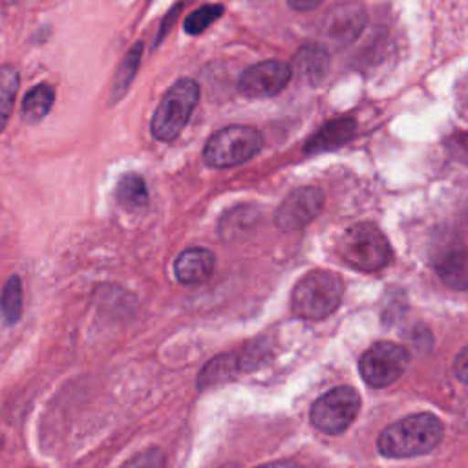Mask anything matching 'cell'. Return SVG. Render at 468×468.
Returning a JSON list of instances; mask_svg holds the SVG:
<instances>
[{"instance_id": "obj_1", "label": "cell", "mask_w": 468, "mask_h": 468, "mask_svg": "<svg viewBox=\"0 0 468 468\" xmlns=\"http://www.w3.org/2000/svg\"><path fill=\"white\" fill-rule=\"evenodd\" d=\"M444 426L433 413L422 411L395 420L386 426L377 441L382 455L391 459H408L426 455L442 439Z\"/></svg>"}, {"instance_id": "obj_2", "label": "cell", "mask_w": 468, "mask_h": 468, "mask_svg": "<svg viewBox=\"0 0 468 468\" xmlns=\"http://www.w3.org/2000/svg\"><path fill=\"white\" fill-rule=\"evenodd\" d=\"M344 296V282L336 272L316 269L303 274L292 289L291 309L305 320H322L333 314Z\"/></svg>"}, {"instance_id": "obj_3", "label": "cell", "mask_w": 468, "mask_h": 468, "mask_svg": "<svg viewBox=\"0 0 468 468\" xmlns=\"http://www.w3.org/2000/svg\"><path fill=\"white\" fill-rule=\"evenodd\" d=\"M336 250L349 267L362 272H377L391 263L389 241L371 223H356L344 230Z\"/></svg>"}, {"instance_id": "obj_4", "label": "cell", "mask_w": 468, "mask_h": 468, "mask_svg": "<svg viewBox=\"0 0 468 468\" xmlns=\"http://www.w3.org/2000/svg\"><path fill=\"white\" fill-rule=\"evenodd\" d=\"M199 99V86L194 79H179L159 101L152 117V135L157 141H174L186 126Z\"/></svg>"}, {"instance_id": "obj_5", "label": "cell", "mask_w": 468, "mask_h": 468, "mask_svg": "<svg viewBox=\"0 0 468 468\" xmlns=\"http://www.w3.org/2000/svg\"><path fill=\"white\" fill-rule=\"evenodd\" d=\"M261 146L263 137L256 128L232 124L210 135L203 150V159L212 168H230L252 159Z\"/></svg>"}, {"instance_id": "obj_6", "label": "cell", "mask_w": 468, "mask_h": 468, "mask_svg": "<svg viewBox=\"0 0 468 468\" xmlns=\"http://www.w3.org/2000/svg\"><path fill=\"white\" fill-rule=\"evenodd\" d=\"M360 393L351 386H336L318 397L311 406V424L325 433L338 435L344 433L360 411Z\"/></svg>"}, {"instance_id": "obj_7", "label": "cell", "mask_w": 468, "mask_h": 468, "mask_svg": "<svg viewBox=\"0 0 468 468\" xmlns=\"http://www.w3.org/2000/svg\"><path fill=\"white\" fill-rule=\"evenodd\" d=\"M410 366V353L404 346L389 340L369 346L360 360L358 371L366 384L373 388H386L399 380Z\"/></svg>"}, {"instance_id": "obj_8", "label": "cell", "mask_w": 468, "mask_h": 468, "mask_svg": "<svg viewBox=\"0 0 468 468\" xmlns=\"http://www.w3.org/2000/svg\"><path fill=\"white\" fill-rule=\"evenodd\" d=\"M324 201H325V196L318 186L307 185L292 190L276 208V216H274L276 227L285 232L305 227L322 212Z\"/></svg>"}, {"instance_id": "obj_9", "label": "cell", "mask_w": 468, "mask_h": 468, "mask_svg": "<svg viewBox=\"0 0 468 468\" xmlns=\"http://www.w3.org/2000/svg\"><path fill=\"white\" fill-rule=\"evenodd\" d=\"M291 66L282 60H261L249 66L238 82L241 95L249 99H265L278 95L291 80Z\"/></svg>"}, {"instance_id": "obj_10", "label": "cell", "mask_w": 468, "mask_h": 468, "mask_svg": "<svg viewBox=\"0 0 468 468\" xmlns=\"http://www.w3.org/2000/svg\"><path fill=\"white\" fill-rule=\"evenodd\" d=\"M367 15L356 2H344L333 5L322 22L324 35L336 46L351 44L366 27Z\"/></svg>"}, {"instance_id": "obj_11", "label": "cell", "mask_w": 468, "mask_h": 468, "mask_svg": "<svg viewBox=\"0 0 468 468\" xmlns=\"http://www.w3.org/2000/svg\"><path fill=\"white\" fill-rule=\"evenodd\" d=\"M433 269L452 289H468V247L459 241H446L433 258Z\"/></svg>"}, {"instance_id": "obj_12", "label": "cell", "mask_w": 468, "mask_h": 468, "mask_svg": "<svg viewBox=\"0 0 468 468\" xmlns=\"http://www.w3.org/2000/svg\"><path fill=\"white\" fill-rule=\"evenodd\" d=\"M216 267V258L203 247H190L183 250L174 261V274L183 285L205 283Z\"/></svg>"}, {"instance_id": "obj_13", "label": "cell", "mask_w": 468, "mask_h": 468, "mask_svg": "<svg viewBox=\"0 0 468 468\" xmlns=\"http://www.w3.org/2000/svg\"><path fill=\"white\" fill-rule=\"evenodd\" d=\"M254 367L256 366V360L250 358V353L245 351L243 355L236 356V355H230V353H223L216 358H212L199 373L197 377V386L199 389H207V388H212L216 384H221V382H229L230 378H234L239 371H243L245 367Z\"/></svg>"}, {"instance_id": "obj_14", "label": "cell", "mask_w": 468, "mask_h": 468, "mask_svg": "<svg viewBox=\"0 0 468 468\" xmlns=\"http://www.w3.org/2000/svg\"><path fill=\"white\" fill-rule=\"evenodd\" d=\"M356 124L351 117H340L325 122L320 130H316L305 143V152L307 154H320L327 150H335L355 135Z\"/></svg>"}, {"instance_id": "obj_15", "label": "cell", "mask_w": 468, "mask_h": 468, "mask_svg": "<svg viewBox=\"0 0 468 468\" xmlns=\"http://www.w3.org/2000/svg\"><path fill=\"white\" fill-rule=\"evenodd\" d=\"M329 69V53L322 44H303L292 57L291 71L300 79L314 84L320 82Z\"/></svg>"}, {"instance_id": "obj_16", "label": "cell", "mask_w": 468, "mask_h": 468, "mask_svg": "<svg viewBox=\"0 0 468 468\" xmlns=\"http://www.w3.org/2000/svg\"><path fill=\"white\" fill-rule=\"evenodd\" d=\"M55 102V88L48 82H40L37 86H33L24 101H22V119L27 124H37L38 121H42L51 106Z\"/></svg>"}, {"instance_id": "obj_17", "label": "cell", "mask_w": 468, "mask_h": 468, "mask_svg": "<svg viewBox=\"0 0 468 468\" xmlns=\"http://www.w3.org/2000/svg\"><path fill=\"white\" fill-rule=\"evenodd\" d=\"M115 199L128 210H137L148 205V188L144 179L135 172H126L119 177L115 186Z\"/></svg>"}, {"instance_id": "obj_18", "label": "cell", "mask_w": 468, "mask_h": 468, "mask_svg": "<svg viewBox=\"0 0 468 468\" xmlns=\"http://www.w3.org/2000/svg\"><path fill=\"white\" fill-rule=\"evenodd\" d=\"M141 57H143V42H135L126 51L122 60L119 62L115 77H113V86H112V101L113 102L122 99L124 93L128 91V88H130V84H132V80H133V77L139 69Z\"/></svg>"}, {"instance_id": "obj_19", "label": "cell", "mask_w": 468, "mask_h": 468, "mask_svg": "<svg viewBox=\"0 0 468 468\" xmlns=\"http://www.w3.org/2000/svg\"><path fill=\"white\" fill-rule=\"evenodd\" d=\"M18 82H20V75L15 66L11 64L0 66V132L5 128L11 117L13 104L18 91Z\"/></svg>"}, {"instance_id": "obj_20", "label": "cell", "mask_w": 468, "mask_h": 468, "mask_svg": "<svg viewBox=\"0 0 468 468\" xmlns=\"http://www.w3.org/2000/svg\"><path fill=\"white\" fill-rule=\"evenodd\" d=\"M22 307H24L22 282L15 274L5 282L2 294H0V311H2L5 324H16L22 316Z\"/></svg>"}, {"instance_id": "obj_21", "label": "cell", "mask_w": 468, "mask_h": 468, "mask_svg": "<svg viewBox=\"0 0 468 468\" xmlns=\"http://www.w3.org/2000/svg\"><path fill=\"white\" fill-rule=\"evenodd\" d=\"M223 5L221 4H207L201 5L199 9L192 11L186 18H185V31L188 35H199L203 33L207 27H210L221 15H223Z\"/></svg>"}, {"instance_id": "obj_22", "label": "cell", "mask_w": 468, "mask_h": 468, "mask_svg": "<svg viewBox=\"0 0 468 468\" xmlns=\"http://www.w3.org/2000/svg\"><path fill=\"white\" fill-rule=\"evenodd\" d=\"M165 464H166V459L163 450L150 446L135 453L130 461L122 464V468H165Z\"/></svg>"}, {"instance_id": "obj_23", "label": "cell", "mask_w": 468, "mask_h": 468, "mask_svg": "<svg viewBox=\"0 0 468 468\" xmlns=\"http://www.w3.org/2000/svg\"><path fill=\"white\" fill-rule=\"evenodd\" d=\"M453 375L463 384H468V346L457 353L453 360Z\"/></svg>"}, {"instance_id": "obj_24", "label": "cell", "mask_w": 468, "mask_h": 468, "mask_svg": "<svg viewBox=\"0 0 468 468\" xmlns=\"http://www.w3.org/2000/svg\"><path fill=\"white\" fill-rule=\"evenodd\" d=\"M324 0H287L289 7L294 11H311L314 7H318Z\"/></svg>"}, {"instance_id": "obj_25", "label": "cell", "mask_w": 468, "mask_h": 468, "mask_svg": "<svg viewBox=\"0 0 468 468\" xmlns=\"http://www.w3.org/2000/svg\"><path fill=\"white\" fill-rule=\"evenodd\" d=\"M256 468H302L300 464H296L294 461H272V463H265L260 464Z\"/></svg>"}, {"instance_id": "obj_26", "label": "cell", "mask_w": 468, "mask_h": 468, "mask_svg": "<svg viewBox=\"0 0 468 468\" xmlns=\"http://www.w3.org/2000/svg\"><path fill=\"white\" fill-rule=\"evenodd\" d=\"M2 444H4V437H2V433H0V448H2Z\"/></svg>"}]
</instances>
